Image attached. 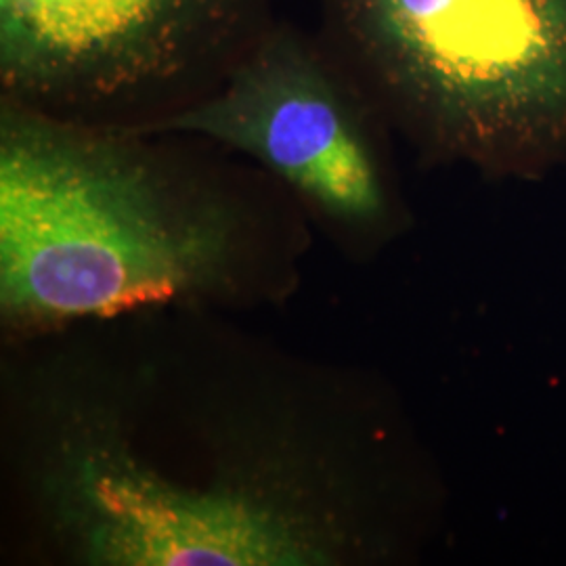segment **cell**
<instances>
[{"label": "cell", "mask_w": 566, "mask_h": 566, "mask_svg": "<svg viewBox=\"0 0 566 566\" xmlns=\"http://www.w3.org/2000/svg\"><path fill=\"white\" fill-rule=\"evenodd\" d=\"M168 135L0 103V313L21 334L242 294L259 185Z\"/></svg>", "instance_id": "cell-2"}, {"label": "cell", "mask_w": 566, "mask_h": 566, "mask_svg": "<svg viewBox=\"0 0 566 566\" xmlns=\"http://www.w3.org/2000/svg\"><path fill=\"white\" fill-rule=\"evenodd\" d=\"M57 355L21 474L78 565L334 566L367 547L359 460L304 371L154 334ZM193 340V338H189Z\"/></svg>", "instance_id": "cell-1"}, {"label": "cell", "mask_w": 566, "mask_h": 566, "mask_svg": "<svg viewBox=\"0 0 566 566\" xmlns=\"http://www.w3.org/2000/svg\"><path fill=\"white\" fill-rule=\"evenodd\" d=\"M271 0H0V91L61 120L139 128L217 91Z\"/></svg>", "instance_id": "cell-4"}, {"label": "cell", "mask_w": 566, "mask_h": 566, "mask_svg": "<svg viewBox=\"0 0 566 566\" xmlns=\"http://www.w3.org/2000/svg\"><path fill=\"white\" fill-rule=\"evenodd\" d=\"M322 41L430 149L485 166L566 137V0H317Z\"/></svg>", "instance_id": "cell-3"}, {"label": "cell", "mask_w": 566, "mask_h": 566, "mask_svg": "<svg viewBox=\"0 0 566 566\" xmlns=\"http://www.w3.org/2000/svg\"><path fill=\"white\" fill-rule=\"evenodd\" d=\"M369 109L319 36L275 21L217 91L135 130L238 151L325 221L378 233L392 198Z\"/></svg>", "instance_id": "cell-5"}]
</instances>
